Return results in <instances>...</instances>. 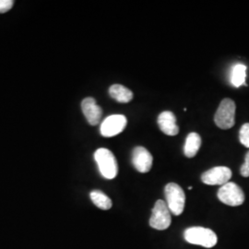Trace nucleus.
<instances>
[{
	"mask_svg": "<svg viewBox=\"0 0 249 249\" xmlns=\"http://www.w3.org/2000/svg\"><path fill=\"white\" fill-rule=\"evenodd\" d=\"M152 155L144 147H136L132 152V163L140 173H148L152 166Z\"/></svg>",
	"mask_w": 249,
	"mask_h": 249,
	"instance_id": "9",
	"label": "nucleus"
},
{
	"mask_svg": "<svg viewBox=\"0 0 249 249\" xmlns=\"http://www.w3.org/2000/svg\"><path fill=\"white\" fill-rule=\"evenodd\" d=\"M247 78V66L243 64H237L232 68L231 75V84L234 87H240L246 83Z\"/></svg>",
	"mask_w": 249,
	"mask_h": 249,
	"instance_id": "15",
	"label": "nucleus"
},
{
	"mask_svg": "<svg viewBox=\"0 0 249 249\" xmlns=\"http://www.w3.org/2000/svg\"><path fill=\"white\" fill-rule=\"evenodd\" d=\"M241 175L244 178H249V151L246 154L245 157V162L244 164L241 166Z\"/></svg>",
	"mask_w": 249,
	"mask_h": 249,
	"instance_id": "18",
	"label": "nucleus"
},
{
	"mask_svg": "<svg viewBox=\"0 0 249 249\" xmlns=\"http://www.w3.org/2000/svg\"><path fill=\"white\" fill-rule=\"evenodd\" d=\"M218 198L223 204L236 207L244 203L246 196L239 186L232 182H228L219 189Z\"/></svg>",
	"mask_w": 249,
	"mask_h": 249,
	"instance_id": "6",
	"label": "nucleus"
},
{
	"mask_svg": "<svg viewBox=\"0 0 249 249\" xmlns=\"http://www.w3.org/2000/svg\"><path fill=\"white\" fill-rule=\"evenodd\" d=\"M81 109L89 124L96 125L99 124L103 115V110L96 104L95 99L91 97L84 99L81 103Z\"/></svg>",
	"mask_w": 249,
	"mask_h": 249,
	"instance_id": "10",
	"label": "nucleus"
},
{
	"mask_svg": "<svg viewBox=\"0 0 249 249\" xmlns=\"http://www.w3.org/2000/svg\"><path fill=\"white\" fill-rule=\"evenodd\" d=\"M158 125L160 130L168 136H176L179 133L176 116L170 111L160 113L158 117Z\"/></svg>",
	"mask_w": 249,
	"mask_h": 249,
	"instance_id": "11",
	"label": "nucleus"
},
{
	"mask_svg": "<svg viewBox=\"0 0 249 249\" xmlns=\"http://www.w3.org/2000/svg\"><path fill=\"white\" fill-rule=\"evenodd\" d=\"M231 178V171L225 166H217L208 170L201 176V180L206 185L223 186L229 182Z\"/></svg>",
	"mask_w": 249,
	"mask_h": 249,
	"instance_id": "8",
	"label": "nucleus"
},
{
	"mask_svg": "<svg viewBox=\"0 0 249 249\" xmlns=\"http://www.w3.org/2000/svg\"><path fill=\"white\" fill-rule=\"evenodd\" d=\"M109 94L118 103H129L133 99V92L121 84H114L109 88Z\"/></svg>",
	"mask_w": 249,
	"mask_h": 249,
	"instance_id": "12",
	"label": "nucleus"
},
{
	"mask_svg": "<svg viewBox=\"0 0 249 249\" xmlns=\"http://www.w3.org/2000/svg\"><path fill=\"white\" fill-rule=\"evenodd\" d=\"M240 142L247 148H249V123L242 125L239 132Z\"/></svg>",
	"mask_w": 249,
	"mask_h": 249,
	"instance_id": "16",
	"label": "nucleus"
},
{
	"mask_svg": "<svg viewBox=\"0 0 249 249\" xmlns=\"http://www.w3.org/2000/svg\"><path fill=\"white\" fill-rule=\"evenodd\" d=\"M126 117L123 115L108 116L101 124V134L107 138L114 137L121 133L126 126Z\"/></svg>",
	"mask_w": 249,
	"mask_h": 249,
	"instance_id": "7",
	"label": "nucleus"
},
{
	"mask_svg": "<svg viewBox=\"0 0 249 249\" xmlns=\"http://www.w3.org/2000/svg\"><path fill=\"white\" fill-rule=\"evenodd\" d=\"M14 5V1L12 0H0V13L8 12L12 9Z\"/></svg>",
	"mask_w": 249,
	"mask_h": 249,
	"instance_id": "17",
	"label": "nucleus"
},
{
	"mask_svg": "<svg viewBox=\"0 0 249 249\" xmlns=\"http://www.w3.org/2000/svg\"><path fill=\"white\" fill-rule=\"evenodd\" d=\"M201 146V138L197 133L192 132L188 134L185 147H184V153L187 158H193L196 156L197 151Z\"/></svg>",
	"mask_w": 249,
	"mask_h": 249,
	"instance_id": "13",
	"label": "nucleus"
},
{
	"mask_svg": "<svg viewBox=\"0 0 249 249\" xmlns=\"http://www.w3.org/2000/svg\"><path fill=\"white\" fill-rule=\"evenodd\" d=\"M235 104L231 99H223L214 116V122L222 129H229L234 125Z\"/></svg>",
	"mask_w": 249,
	"mask_h": 249,
	"instance_id": "3",
	"label": "nucleus"
},
{
	"mask_svg": "<svg viewBox=\"0 0 249 249\" xmlns=\"http://www.w3.org/2000/svg\"><path fill=\"white\" fill-rule=\"evenodd\" d=\"M164 193L170 212L176 216L182 214L186 203V196L182 187L176 183H169L165 187Z\"/></svg>",
	"mask_w": 249,
	"mask_h": 249,
	"instance_id": "4",
	"label": "nucleus"
},
{
	"mask_svg": "<svg viewBox=\"0 0 249 249\" xmlns=\"http://www.w3.org/2000/svg\"><path fill=\"white\" fill-rule=\"evenodd\" d=\"M172 223L171 212L167 203L163 200H157L152 209L150 225L156 230H166Z\"/></svg>",
	"mask_w": 249,
	"mask_h": 249,
	"instance_id": "5",
	"label": "nucleus"
},
{
	"mask_svg": "<svg viewBox=\"0 0 249 249\" xmlns=\"http://www.w3.org/2000/svg\"><path fill=\"white\" fill-rule=\"evenodd\" d=\"M94 159L98 164L101 175L107 179H114L117 176L118 166L113 152L105 148L95 151Z\"/></svg>",
	"mask_w": 249,
	"mask_h": 249,
	"instance_id": "2",
	"label": "nucleus"
},
{
	"mask_svg": "<svg viewBox=\"0 0 249 249\" xmlns=\"http://www.w3.org/2000/svg\"><path fill=\"white\" fill-rule=\"evenodd\" d=\"M89 196H90V199L93 202V204L95 205L96 207H98L99 209H101V210L107 211V210H110L113 206L112 200L105 193H103L100 190L91 191Z\"/></svg>",
	"mask_w": 249,
	"mask_h": 249,
	"instance_id": "14",
	"label": "nucleus"
},
{
	"mask_svg": "<svg viewBox=\"0 0 249 249\" xmlns=\"http://www.w3.org/2000/svg\"><path fill=\"white\" fill-rule=\"evenodd\" d=\"M185 240L192 245L204 247L206 249L213 248L217 244V235L213 230L203 227H191L184 233Z\"/></svg>",
	"mask_w": 249,
	"mask_h": 249,
	"instance_id": "1",
	"label": "nucleus"
}]
</instances>
